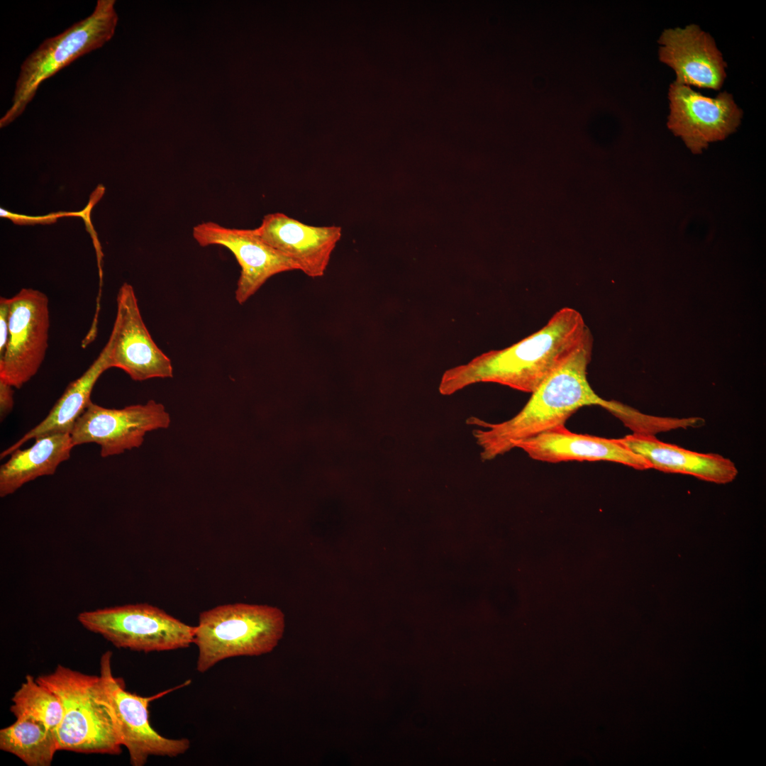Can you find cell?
I'll return each mask as SVG.
<instances>
[{
  "instance_id": "obj_5",
  "label": "cell",
  "mask_w": 766,
  "mask_h": 766,
  "mask_svg": "<svg viewBox=\"0 0 766 766\" xmlns=\"http://www.w3.org/2000/svg\"><path fill=\"white\" fill-rule=\"evenodd\" d=\"M115 3L114 0H98L88 17L45 39L26 58L16 82L11 106L0 120L1 127L24 111L45 80L112 38L118 23Z\"/></svg>"
},
{
  "instance_id": "obj_14",
  "label": "cell",
  "mask_w": 766,
  "mask_h": 766,
  "mask_svg": "<svg viewBox=\"0 0 766 766\" xmlns=\"http://www.w3.org/2000/svg\"><path fill=\"white\" fill-rule=\"evenodd\" d=\"M515 448L535 460L557 463L566 461H609L638 470L653 469L643 457L623 445L618 439L578 434L565 425L520 440Z\"/></svg>"
},
{
  "instance_id": "obj_11",
  "label": "cell",
  "mask_w": 766,
  "mask_h": 766,
  "mask_svg": "<svg viewBox=\"0 0 766 766\" xmlns=\"http://www.w3.org/2000/svg\"><path fill=\"white\" fill-rule=\"evenodd\" d=\"M669 99L667 126L695 154L710 143L726 138L740 123L742 111L727 92L710 98L675 82L670 87Z\"/></svg>"
},
{
  "instance_id": "obj_20",
  "label": "cell",
  "mask_w": 766,
  "mask_h": 766,
  "mask_svg": "<svg viewBox=\"0 0 766 766\" xmlns=\"http://www.w3.org/2000/svg\"><path fill=\"white\" fill-rule=\"evenodd\" d=\"M11 712L17 718L27 716L55 731L62 721L63 708L57 696L27 675L11 698Z\"/></svg>"
},
{
  "instance_id": "obj_4",
  "label": "cell",
  "mask_w": 766,
  "mask_h": 766,
  "mask_svg": "<svg viewBox=\"0 0 766 766\" xmlns=\"http://www.w3.org/2000/svg\"><path fill=\"white\" fill-rule=\"evenodd\" d=\"M36 680L60 699L63 716L54 731L58 750L118 755L121 744L113 720L99 699V677L58 665Z\"/></svg>"
},
{
  "instance_id": "obj_2",
  "label": "cell",
  "mask_w": 766,
  "mask_h": 766,
  "mask_svg": "<svg viewBox=\"0 0 766 766\" xmlns=\"http://www.w3.org/2000/svg\"><path fill=\"white\" fill-rule=\"evenodd\" d=\"M592 348L591 337L531 393L526 405L511 418L495 423L474 416L467 419V424L477 426L472 435L482 460H494L515 448L520 440L565 425L583 406L598 405L615 416L621 411L622 404L601 398L588 382Z\"/></svg>"
},
{
  "instance_id": "obj_8",
  "label": "cell",
  "mask_w": 766,
  "mask_h": 766,
  "mask_svg": "<svg viewBox=\"0 0 766 766\" xmlns=\"http://www.w3.org/2000/svg\"><path fill=\"white\" fill-rule=\"evenodd\" d=\"M9 299V338L0 357V380L20 389L36 374L45 357L49 300L31 288H23Z\"/></svg>"
},
{
  "instance_id": "obj_17",
  "label": "cell",
  "mask_w": 766,
  "mask_h": 766,
  "mask_svg": "<svg viewBox=\"0 0 766 766\" xmlns=\"http://www.w3.org/2000/svg\"><path fill=\"white\" fill-rule=\"evenodd\" d=\"M109 352L110 344L107 341L88 369L69 384L48 416L18 441L5 449L1 453L0 458L10 455L31 439L55 433H70L75 422L91 401L90 396L96 381L104 371L110 369Z\"/></svg>"
},
{
  "instance_id": "obj_22",
  "label": "cell",
  "mask_w": 766,
  "mask_h": 766,
  "mask_svg": "<svg viewBox=\"0 0 766 766\" xmlns=\"http://www.w3.org/2000/svg\"><path fill=\"white\" fill-rule=\"evenodd\" d=\"M13 390L10 384L0 380V419L3 421L13 407Z\"/></svg>"
},
{
  "instance_id": "obj_13",
  "label": "cell",
  "mask_w": 766,
  "mask_h": 766,
  "mask_svg": "<svg viewBox=\"0 0 766 766\" xmlns=\"http://www.w3.org/2000/svg\"><path fill=\"white\" fill-rule=\"evenodd\" d=\"M254 231L312 278L323 276L342 236L339 226H310L279 212L265 215Z\"/></svg>"
},
{
  "instance_id": "obj_19",
  "label": "cell",
  "mask_w": 766,
  "mask_h": 766,
  "mask_svg": "<svg viewBox=\"0 0 766 766\" xmlns=\"http://www.w3.org/2000/svg\"><path fill=\"white\" fill-rule=\"evenodd\" d=\"M0 749L28 766H50L58 751L54 731L27 716L17 717L0 730Z\"/></svg>"
},
{
  "instance_id": "obj_16",
  "label": "cell",
  "mask_w": 766,
  "mask_h": 766,
  "mask_svg": "<svg viewBox=\"0 0 766 766\" xmlns=\"http://www.w3.org/2000/svg\"><path fill=\"white\" fill-rule=\"evenodd\" d=\"M618 439L661 472L689 474L716 484L732 482L738 472L731 460L718 454L689 450L653 435L633 433Z\"/></svg>"
},
{
  "instance_id": "obj_10",
  "label": "cell",
  "mask_w": 766,
  "mask_h": 766,
  "mask_svg": "<svg viewBox=\"0 0 766 766\" xmlns=\"http://www.w3.org/2000/svg\"><path fill=\"white\" fill-rule=\"evenodd\" d=\"M108 342L110 368L123 370L134 381L173 377L172 362L151 337L134 289L128 283L117 293L116 316Z\"/></svg>"
},
{
  "instance_id": "obj_7",
  "label": "cell",
  "mask_w": 766,
  "mask_h": 766,
  "mask_svg": "<svg viewBox=\"0 0 766 766\" xmlns=\"http://www.w3.org/2000/svg\"><path fill=\"white\" fill-rule=\"evenodd\" d=\"M112 653L99 660V699L107 708L120 743L128 751L130 763L143 766L150 756L176 757L190 748L187 738H167L158 733L149 720L148 706L157 696L145 697L126 691L123 680L114 677Z\"/></svg>"
},
{
  "instance_id": "obj_3",
  "label": "cell",
  "mask_w": 766,
  "mask_h": 766,
  "mask_svg": "<svg viewBox=\"0 0 766 766\" xmlns=\"http://www.w3.org/2000/svg\"><path fill=\"white\" fill-rule=\"evenodd\" d=\"M284 630V616L276 607L234 603L206 610L195 626L196 669L204 673L223 660L268 653Z\"/></svg>"
},
{
  "instance_id": "obj_6",
  "label": "cell",
  "mask_w": 766,
  "mask_h": 766,
  "mask_svg": "<svg viewBox=\"0 0 766 766\" xmlns=\"http://www.w3.org/2000/svg\"><path fill=\"white\" fill-rule=\"evenodd\" d=\"M77 620L87 631L118 648L163 652L194 643L195 626L147 603L85 611L78 614Z\"/></svg>"
},
{
  "instance_id": "obj_9",
  "label": "cell",
  "mask_w": 766,
  "mask_h": 766,
  "mask_svg": "<svg viewBox=\"0 0 766 766\" xmlns=\"http://www.w3.org/2000/svg\"><path fill=\"white\" fill-rule=\"evenodd\" d=\"M171 419L165 406L155 400L123 409H109L91 401L70 432L74 446L96 443L102 457L139 448L145 435L169 428Z\"/></svg>"
},
{
  "instance_id": "obj_1",
  "label": "cell",
  "mask_w": 766,
  "mask_h": 766,
  "mask_svg": "<svg viewBox=\"0 0 766 766\" xmlns=\"http://www.w3.org/2000/svg\"><path fill=\"white\" fill-rule=\"evenodd\" d=\"M591 337L582 314L564 307L543 328L516 343L447 370L438 391L449 396L476 383L490 382L532 393Z\"/></svg>"
},
{
  "instance_id": "obj_15",
  "label": "cell",
  "mask_w": 766,
  "mask_h": 766,
  "mask_svg": "<svg viewBox=\"0 0 766 766\" xmlns=\"http://www.w3.org/2000/svg\"><path fill=\"white\" fill-rule=\"evenodd\" d=\"M659 43L660 60L675 70L676 82L720 89L726 77V64L709 33L696 25L667 29Z\"/></svg>"
},
{
  "instance_id": "obj_12",
  "label": "cell",
  "mask_w": 766,
  "mask_h": 766,
  "mask_svg": "<svg viewBox=\"0 0 766 766\" xmlns=\"http://www.w3.org/2000/svg\"><path fill=\"white\" fill-rule=\"evenodd\" d=\"M192 235L202 246L221 245L228 249L240 266L235 297L244 304L272 276L299 270L298 265L262 240L254 229L222 226L213 221L196 225Z\"/></svg>"
},
{
  "instance_id": "obj_18",
  "label": "cell",
  "mask_w": 766,
  "mask_h": 766,
  "mask_svg": "<svg viewBox=\"0 0 766 766\" xmlns=\"http://www.w3.org/2000/svg\"><path fill=\"white\" fill-rule=\"evenodd\" d=\"M32 446L17 449L0 467V496L5 497L35 479L52 475L67 460L74 447L70 433H55L35 439Z\"/></svg>"
},
{
  "instance_id": "obj_21",
  "label": "cell",
  "mask_w": 766,
  "mask_h": 766,
  "mask_svg": "<svg viewBox=\"0 0 766 766\" xmlns=\"http://www.w3.org/2000/svg\"><path fill=\"white\" fill-rule=\"evenodd\" d=\"M10 299L0 298V357L6 350L9 338Z\"/></svg>"
}]
</instances>
